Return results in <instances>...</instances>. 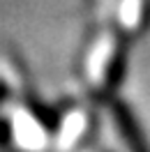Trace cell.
Instances as JSON below:
<instances>
[{
    "label": "cell",
    "mask_w": 150,
    "mask_h": 152,
    "mask_svg": "<svg viewBox=\"0 0 150 152\" xmlns=\"http://www.w3.org/2000/svg\"><path fill=\"white\" fill-rule=\"evenodd\" d=\"M113 115H115V124H118V132H120L125 145L129 148V152H150V145L146 141V136L141 132L136 118L132 115V111L127 108L125 104H118L113 106Z\"/></svg>",
    "instance_id": "obj_1"
},
{
    "label": "cell",
    "mask_w": 150,
    "mask_h": 152,
    "mask_svg": "<svg viewBox=\"0 0 150 152\" xmlns=\"http://www.w3.org/2000/svg\"><path fill=\"white\" fill-rule=\"evenodd\" d=\"M5 95V86H0V97Z\"/></svg>",
    "instance_id": "obj_4"
},
{
    "label": "cell",
    "mask_w": 150,
    "mask_h": 152,
    "mask_svg": "<svg viewBox=\"0 0 150 152\" xmlns=\"http://www.w3.org/2000/svg\"><path fill=\"white\" fill-rule=\"evenodd\" d=\"M10 141V124L5 120H0V143H7Z\"/></svg>",
    "instance_id": "obj_3"
},
{
    "label": "cell",
    "mask_w": 150,
    "mask_h": 152,
    "mask_svg": "<svg viewBox=\"0 0 150 152\" xmlns=\"http://www.w3.org/2000/svg\"><path fill=\"white\" fill-rule=\"evenodd\" d=\"M125 72H127V53H125V48H118L109 62V69H106V88L115 90L122 83Z\"/></svg>",
    "instance_id": "obj_2"
}]
</instances>
